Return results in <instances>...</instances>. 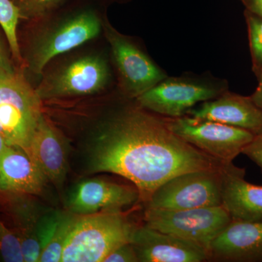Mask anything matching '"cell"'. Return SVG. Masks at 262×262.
Listing matches in <instances>:
<instances>
[{"label": "cell", "instance_id": "obj_28", "mask_svg": "<svg viewBox=\"0 0 262 262\" xmlns=\"http://www.w3.org/2000/svg\"><path fill=\"white\" fill-rule=\"evenodd\" d=\"M258 84L254 93L251 95V97L252 98L253 102L261 108L262 110V73L258 76Z\"/></svg>", "mask_w": 262, "mask_h": 262}, {"label": "cell", "instance_id": "obj_2", "mask_svg": "<svg viewBox=\"0 0 262 262\" xmlns=\"http://www.w3.org/2000/svg\"><path fill=\"white\" fill-rule=\"evenodd\" d=\"M136 227L122 210L77 215L61 262H103L114 250L130 242Z\"/></svg>", "mask_w": 262, "mask_h": 262}, {"label": "cell", "instance_id": "obj_23", "mask_svg": "<svg viewBox=\"0 0 262 262\" xmlns=\"http://www.w3.org/2000/svg\"><path fill=\"white\" fill-rule=\"evenodd\" d=\"M0 261L24 262L18 239L0 220Z\"/></svg>", "mask_w": 262, "mask_h": 262}, {"label": "cell", "instance_id": "obj_1", "mask_svg": "<svg viewBox=\"0 0 262 262\" xmlns=\"http://www.w3.org/2000/svg\"><path fill=\"white\" fill-rule=\"evenodd\" d=\"M86 155L89 173L127 179L144 203L176 176L224 165L174 134L163 117L136 101L117 108L101 122L86 146Z\"/></svg>", "mask_w": 262, "mask_h": 262}, {"label": "cell", "instance_id": "obj_6", "mask_svg": "<svg viewBox=\"0 0 262 262\" xmlns=\"http://www.w3.org/2000/svg\"><path fill=\"white\" fill-rule=\"evenodd\" d=\"M232 220L223 206L187 210L145 207L144 212L145 225L160 232L192 241L208 251L212 241Z\"/></svg>", "mask_w": 262, "mask_h": 262}, {"label": "cell", "instance_id": "obj_22", "mask_svg": "<svg viewBox=\"0 0 262 262\" xmlns=\"http://www.w3.org/2000/svg\"><path fill=\"white\" fill-rule=\"evenodd\" d=\"M20 11V18L39 19L46 16L66 0H13Z\"/></svg>", "mask_w": 262, "mask_h": 262}, {"label": "cell", "instance_id": "obj_26", "mask_svg": "<svg viewBox=\"0 0 262 262\" xmlns=\"http://www.w3.org/2000/svg\"><path fill=\"white\" fill-rule=\"evenodd\" d=\"M16 67L13 60L10 58V55L5 47L4 43L0 38V69L12 70Z\"/></svg>", "mask_w": 262, "mask_h": 262}, {"label": "cell", "instance_id": "obj_12", "mask_svg": "<svg viewBox=\"0 0 262 262\" xmlns=\"http://www.w3.org/2000/svg\"><path fill=\"white\" fill-rule=\"evenodd\" d=\"M140 262H205L208 250L201 245L165 233L144 224L136 226L130 241Z\"/></svg>", "mask_w": 262, "mask_h": 262}, {"label": "cell", "instance_id": "obj_14", "mask_svg": "<svg viewBox=\"0 0 262 262\" xmlns=\"http://www.w3.org/2000/svg\"><path fill=\"white\" fill-rule=\"evenodd\" d=\"M187 115L244 129L255 136L262 134L261 108L251 96H241L227 90L218 97L191 108Z\"/></svg>", "mask_w": 262, "mask_h": 262}, {"label": "cell", "instance_id": "obj_13", "mask_svg": "<svg viewBox=\"0 0 262 262\" xmlns=\"http://www.w3.org/2000/svg\"><path fill=\"white\" fill-rule=\"evenodd\" d=\"M139 201L140 195L134 185L89 179L76 186L67 201V208L75 214L89 215L122 210Z\"/></svg>", "mask_w": 262, "mask_h": 262}, {"label": "cell", "instance_id": "obj_3", "mask_svg": "<svg viewBox=\"0 0 262 262\" xmlns=\"http://www.w3.org/2000/svg\"><path fill=\"white\" fill-rule=\"evenodd\" d=\"M21 69H0V135L27 152L43 117L42 99Z\"/></svg>", "mask_w": 262, "mask_h": 262}, {"label": "cell", "instance_id": "obj_8", "mask_svg": "<svg viewBox=\"0 0 262 262\" xmlns=\"http://www.w3.org/2000/svg\"><path fill=\"white\" fill-rule=\"evenodd\" d=\"M227 91L221 84L198 79L165 78L139 97L136 103L151 113L165 117H179L198 103L209 101Z\"/></svg>", "mask_w": 262, "mask_h": 262}, {"label": "cell", "instance_id": "obj_5", "mask_svg": "<svg viewBox=\"0 0 262 262\" xmlns=\"http://www.w3.org/2000/svg\"><path fill=\"white\" fill-rule=\"evenodd\" d=\"M163 119L174 134L224 165L232 163L255 137L244 129L187 115Z\"/></svg>", "mask_w": 262, "mask_h": 262}, {"label": "cell", "instance_id": "obj_24", "mask_svg": "<svg viewBox=\"0 0 262 262\" xmlns=\"http://www.w3.org/2000/svg\"><path fill=\"white\" fill-rule=\"evenodd\" d=\"M137 255L130 243L122 244L105 258L103 262H138Z\"/></svg>", "mask_w": 262, "mask_h": 262}, {"label": "cell", "instance_id": "obj_17", "mask_svg": "<svg viewBox=\"0 0 262 262\" xmlns=\"http://www.w3.org/2000/svg\"><path fill=\"white\" fill-rule=\"evenodd\" d=\"M27 153L48 182L61 190L68 170V146L59 131L44 116L36 129Z\"/></svg>", "mask_w": 262, "mask_h": 262}, {"label": "cell", "instance_id": "obj_10", "mask_svg": "<svg viewBox=\"0 0 262 262\" xmlns=\"http://www.w3.org/2000/svg\"><path fill=\"white\" fill-rule=\"evenodd\" d=\"M110 79L108 64L103 58L86 56L57 71L36 91L42 100L89 96L103 91Z\"/></svg>", "mask_w": 262, "mask_h": 262}, {"label": "cell", "instance_id": "obj_11", "mask_svg": "<svg viewBox=\"0 0 262 262\" xmlns=\"http://www.w3.org/2000/svg\"><path fill=\"white\" fill-rule=\"evenodd\" d=\"M36 196L0 190V212L3 222L18 239L24 262H38L41 246L38 226L47 211L40 206Z\"/></svg>", "mask_w": 262, "mask_h": 262}, {"label": "cell", "instance_id": "obj_21", "mask_svg": "<svg viewBox=\"0 0 262 262\" xmlns=\"http://www.w3.org/2000/svg\"><path fill=\"white\" fill-rule=\"evenodd\" d=\"M244 15L247 24L253 70L258 77L262 73V17L246 10Z\"/></svg>", "mask_w": 262, "mask_h": 262}, {"label": "cell", "instance_id": "obj_20", "mask_svg": "<svg viewBox=\"0 0 262 262\" xmlns=\"http://www.w3.org/2000/svg\"><path fill=\"white\" fill-rule=\"evenodd\" d=\"M20 19V11L13 0H0V26L5 33L15 64L22 68L24 61L17 32Z\"/></svg>", "mask_w": 262, "mask_h": 262}, {"label": "cell", "instance_id": "obj_25", "mask_svg": "<svg viewBox=\"0 0 262 262\" xmlns=\"http://www.w3.org/2000/svg\"><path fill=\"white\" fill-rule=\"evenodd\" d=\"M242 154L254 162L262 171V134L255 136L253 141L246 146Z\"/></svg>", "mask_w": 262, "mask_h": 262}, {"label": "cell", "instance_id": "obj_16", "mask_svg": "<svg viewBox=\"0 0 262 262\" xmlns=\"http://www.w3.org/2000/svg\"><path fill=\"white\" fill-rule=\"evenodd\" d=\"M245 170L233 163L221 168L222 206L232 220L262 222V186L245 180Z\"/></svg>", "mask_w": 262, "mask_h": 262}, {"label": "cell", "instance_id": "obj_29", "mask_svg": "<svg viewBox=\"0 0 262 262\" xmlns=\"http://www.w3.org/2000/svg\"><path fill=\"white\" fill-rule=\"evenodd\" d=\"M8 146H9L8 143L7 142L6 140H5L3 136L0 135V159H1L2 157H3L5 150L7 149V148L8 147Z\"/></svg>", "mask_w": 262, "mask_h": 262}, {"label": "cell", "instance_id": "obj_7", "mask_svg": "<svg viewBox=\"0 0 262 262\" xmlns=\"http://www.w3.org/2000/svg\"><path fill=\"white\" fill-rule=\"evenodd\" d=\"M222 167L176 176L155 189L144 203L145 207L156 209L187 210L222 206Z\"/></svg>", "mask_w": 262, "mask_h": 262}, {"label": "cell", "instance_id": "obj_18", "mask_svg": "<svg viewBox=\"0 0 262 262\" xmlns=\"http://www.w3.org/2000/svg\"><path fill=\"white\" fill-rule=\"evenodd\" d=\"M48 182L24 149L8 146L0 159V190L39 196Z\"/></svg>", "mask_w": 262, "mask_h": 262}, {"label": "cell", "instance_id": "obj_4", "mask_svg": "<svg viewBox=\"0 0 262 262\" xmlns=\"http://www.w3.org/2000/svg\"><path fill=\"white\" fill-rule=\"evenodd\" d=\"M101 19L93 10H84L61 20L31 42L23 58L24 66L36 75L42 72L53 58L97 37Z\"/></svg>", "mask_w": 262, "mask_h": 262}, {"label": "cell", "instance_id": "obj_15", "mask_svg": "<svg viewBox=\"0 0 262 262\" xmlns=\"http://www.w3.org/2000/svg\"><path fill=\"white\" fill-rule=\"evenodd\" d=\"M209 261L262 262V222L231 221L212 241Z\"/></svg>", "mask_w": 262, "mask_h": 262}, {"label": "cell", "instance_id": "obj_27", "mask_svg": "<svg viewBox=\"0 0 262 262\" xmlns=\"http://www.w3.org/2000/svg\"><path fill=\"white\" fill-rule=\"evenodd\" d=\"M246 10L262 17V0H239Z\"/></svg>", "mask_w": 262, "mask_h": 262}, {"label": "cell", "instance_id": "obj_9", "mask_svg": "<svg viewBox=\"0 0 262 262\" xmlns=\"http://www.w3.org/2000/svg\"><path fill=\"white\" fill-rule=\"evenodd\" d=\"M102 28L118 71L120 89L125 97L136 99L166 78L165 72L145 53L117 32L108 20L103 22Z\"/></svg>", "mask_w": 262, "mask_h": 262}, {"label": "cell", "instance_id": "obj_19", "mask_svg": "<svg viewBox=\"0 0 262 262\" xmlns=\"http://www.w3.org/2000/svg\"><path fill=\"white\" fill-rule=\"evenodd\" d=\"M77 214L70 211H46L38 226L39 262H61L66 241Z\"/></svg>", "mask_w": 262, "mask_h": 262}]
</instances>
